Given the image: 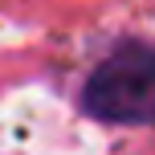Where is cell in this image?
<instances>
[{
    "label": "cell",
    "mask_w": 155,
    "mask_h": 155,
    "mask_svg": "<svg viewBox=\"0 0 155 155\" xmlns=\"http://www.w3.org/2000/svg\"><path fill=\"white\" fill-rule=\"evenodd\" d=\"M78 102L98 123H155V45L118 41L90 70Z\"/></svg>",
    "instance_id": "1"
}]
</instances>
